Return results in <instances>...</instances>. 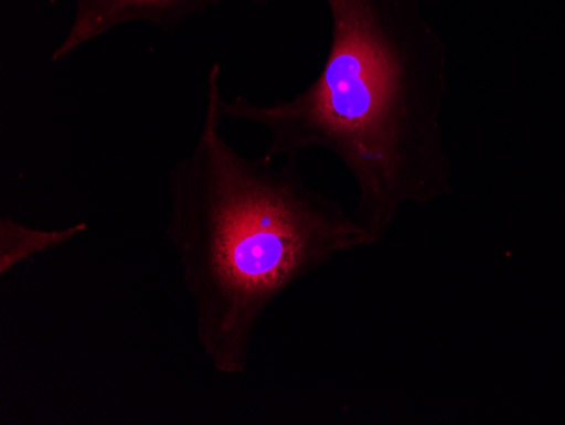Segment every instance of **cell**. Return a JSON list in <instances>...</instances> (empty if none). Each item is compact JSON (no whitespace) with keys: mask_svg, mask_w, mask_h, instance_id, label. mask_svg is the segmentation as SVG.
Listing matches in <instances>:
<instances>
[{"mask_svg":"<svg viewBox=\"0 0 565 425\" xmlns=\"http://www.w3.org/2000/svg\"><path fill=\"white\" fill-rule=\"evenodd\" d=\"M323 2L329 52L312 84L273 104L222 95L221 114L265 129L268 160H297L308 149L338 158L358 187L352 214L376 246L405 205L454 192L443 131L447 44L422 0Z\"/></svg>","mask_w":565,"mask_h":425,"instance_id":"1","label":"cell"},{"mask_svg":"<svg viewBox=\"0 0 565 425\" xmlns=\"http://www.w3.org/2000/svg\"><path fill=\"white\" fill-rule=\"evenodd\" d=\"M222 68L205 78L202 128L168 174L173 247L195 336L215 373L241 376L269 307L335 256L374 246L338 200L305 182L297 160L249 158L225 138Z\"/></svg>","mask_w":565,"mask_h":425,"instance_id":"2","label":"cell"},{"mask_svg":"<svg viewBox=\"0 0 565 425\" xmlns=\"http://www.w3.org/2000/svg\"><path fill=\"white\" fill-rule=\"evenodd\" d=\"M222 2L225 0H75L68 33L51 53V63L66 62L87 44L136 22L174 33L183 22Z\"/></svg>","mask_w":565,"mask_h":425,"instance_id":"3","label":"cell"},{"mask_svg":"<svg viewBox=\"0 0 565 425\" xmlns=\"http://www.w3.org/2000/svg\"><path fill=\"white\" fill-rule=\"evenodd\" d=\"M88 230L87 222H78L63 230H33L15 219L0 221V275L6 277L11 269L34 256L56 249Z\"/></svg>","mask_w":565,"mask_h":425,"instance_id":"4","label":"cell"}]
</instances>
